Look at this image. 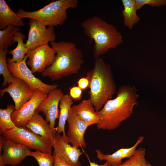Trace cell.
Returning <instances> with one entry per match:
<instances>
[{
  "label": "cell",
  "mask_w": 166,
  "mask_h": 166,
  "mask_svg": "<svg viewBox=\"0 0 166 166\" xmlns=\"http://www.w3.org/2000/svg\"><path fill=\"white\" fill-rule=\"evenodd\" d=\"M135 2L137 10L146 5H150L152 7L166 5V0H135Z\"/></svg>",
  "instance_id": "cell-28"
},
{
  "label": "cell",
  "mask_w": 166,
  "mask_h": 166,
  "mask_svg": "<svg viewBox=\"0 0 166 166\" xmlns=\"http://www.w3.org/2000/svg\"><path fill=\"white\" fill-rule=\"evenodd\" d=\"M15 110V105H8L5 109H0V133L10 130L16 126L13 121L11 116Z\"/></svg>",
  "instance_id": "cell-23"
},
{
  "label": "cell",
  "mask_w": 166,
  "mask_h": 166,
  "mask_svg": "<svg viewBox=\"0 0 166 166\" xmlns=\"http://www.w3.org/2000/svg\"><path fill=\"white\" fill-rule=\"evenodd\" d=\"M25 38V35L21 32L18 31L15 34L13 44L17 42V45L15 48L9 51V53L12 55V57L11 58H7V62L18 63L23 60L29 50L25 43L23 42Z\"/></svg>",
  "instance_id": "cell-22"
},
{
  "label": "cell",
  "mask_w": 166,
  "mask_h": 166,
  "mask_svg": "<svg viewBox=\"0 0 166 166\" xmlns=\"http://www.w3.org/2000/svg\"><path fill=\"white\" fill-rule=\"evenodd\" d=\"M53 155L54 156L53 166H71L59 159L55 155Z\"/></svg>",
  "instance_id": "cell-31"
},
{
  "label": "cell",
  "mask_w": 166,
  "mask_h": 166,
  "mask_svg": "<svg viewBox=\"0 0 166 166\" xmlns=\"http://www.w3.org/2000/svg\"><path fill=\"white\" fill-rule=\"evenodd\" d=\"M30 156L34 158L39 166H53V154L40 151H30Z\"/></svg>",
  "instance_id": "cell-27"
},
{
  "label": "cell",
  "mask_w": 166,
  "mask_h": 166,
  "mask_svg": "<svg viewBox=\"0 0 166 166\" xmlns=\"http://www.w3.org/2000/svg\"><path fill=\"white\" fill-rule=\"evenodd\" d=\"M121 2L124 6L122 13L124 25L129 29H132L140 20L136 13L135 0H122Z\"/></svg>",
  "instance_id": "cell-21"
},
{
  "label": "cell",
  "mask_w": 166,
  "mask_h": 166,
  "mask_svg": "<svg viewBox=\"0 0 166 166\" xmlns=\"http://www.w3.org/2000/svg\"><path fill=\"white\" fill-rule=\"evenodd\" d=\"M25 127L35 134L50 141L52 143L55 135L51 129L50 124L36 111Z\"/></svg>",
  "instance_id": "cell-18"
},
{
  "label": "cell",
  "mask_w": 166,
  "mask_h": 166,
  "mask_svg": "<svg viewBox=\"0 0 166 166\" xmlns=\"http://www.w3.org/2000/svg\"><path fill=\"white\" fill-rule=\"evenodd\" d=\"M73 101L69 94H64L62 97L60 102V111L58 126L55 128L56 132L60 134L62 133L63 138L69 143L65 131V126L69 111L73 104Z\"/></svg>",
  "instance_id": "cell-20"
},
{
  "label": "cell",
  "mask_w": 166,
  "mask_h": 166,
  "mask_svg": "<svg viewBox=\"0 0 166 166\" xmlns=\"http://www.w3.org/2000/svg\"><path fill=\"white\" fill-rule=\"evenodd\" d=\"M55 50L48 45L29 50L26 53L28 60L26 63L33 73H42L51 65L56 56Z\"/></svg>",
  "instance_id": "cell-9"
},
{
  "label": "cell",
  "mask_w": 166,
  "mask_h": 166,
  "mask_svg": "<svg viewBox=\"0 0 166 166\" xmlns=\"http://www.w3.org/2000/svg\"><path fill=\"white\" fill-rule=\"evenodd\" d=\"M6 139L14 140L28 148L52 154V144L47 139L36 134L25 127L15 126L3 132Z\"/></svg>",
  "instance_id": "cell-6"
},
{
  "label": "cell",
  "mask_w": 166,
  "mask_h": 166,
  "mask_svg": "<svg viewBox=\"0 0 166 166\" xmlns=\"http://www.w3.org/2000/svg\"><path fill=\"white\" fill-rule=\"evenodd\" d=\"M48 95L38 90H34V94L28 101L18 110H15L12 113L11 119L18 127H25L26 123L31 118L41 102Z\"/></svg>",
  "instance_id": "cell-12"
},
{
  "label": "cell",
  "mask_w": 166,
  "mask_h": 166,
  "mask_svg": "<svg viewBox=\"0 0 166 166\" xmlns=\"http://www.w3.org/2000/svg\"><path fill=\"white\" fill-rule=\"evenodd\" d=\"M77 86L82 90L89 88V81L86 77L79 79L77 81Z\"/></svg>",
  "instance_id": "cell-30"
},
{
  "label": "cell",
  "mask_w": 166,
  "mask_h": 166,
  "mask_svg": "<svg viewBox=\"0 0 166 166\" xmlns=\"http://www.w3.org/2000/svg\"><path fill=\"white\" fill-rule=\"evenodd\" d=\"M20 30V28L10 25L5 29L0 30V50L7 49L13 44L15 34Z\"/></svg>",
  "instance_id": "cell-24"
},
{
  "label": "cell",
  "mask_w": 166,
  "mask_h": 166,
  "mask_svg": "<svg viewBox=\"0 0 166 166\" xmlns=\"http://www.w3.org/2000/svg\"><path fill=\"white\" fill-rule=\"evenodd\" d=\"M28 38L25 45L29 50L39 46L47 45L49 42H54L56 38L54 27H46L37 21L29 19Z\"/></svg>",
  "instance_id": "cell-8"
},
{
  "label": "cell",
  "mask_w": 166,
  "mask_h": 166,
  "mask_svg": "<svg viewBox=\"0 0 166 166\" xmlns=\"http://www.w3.org/2000/svg\"><path fill=\"white\" fill-rule=\"evenodd\" d=\"M86 77L89 81V98L98 112L116 93V85L111 66L100 57L95 59L93 68Z\"/></svg>",
  "instance_id": "cell-3"
},
{
  "label": "cell",
  "mask_w": 166,
  "mask_h": 166,
  "mask_svg": "<svg viewBox=\"0 0 166 166\" xmlns=\"http://www.w3.org/2000/svg\"><path fill=\"white\" fill-rule=\"evenodd\" d=\"M87 157L90 166H111L110 164L107 161L103 164L99 165L94 162L91 161L88 156H87Z\"/></svg>",
  "instance_id": "cell-32"
},
{
  "label": "cell",
  "mask_w": 166,
  "mask_h": 166,
  "mask_svg": "<svg viewBox=\"0 0 166 166\" xmlns=\"http://www.w3.org/2000/svg\"><path fill=\"white\" fill-rule=\"evenodd\" d=\"M10 25L21 27L24 26V22L4 0H0V29H4Z\"/></svg>",
  "instance_id": "cell-19"
},
{
  "label": "cell",
  "mask_w": 166,
  "mask_h": 166,
  "mask_svg": "<svg viewBox=\"0 0 166 166\" xmlns=\"http://www.w3.org/2000/svg\"><path fill=\"white\" fill-rule=\"evenodd\" d=\"M144 139V136H140L132 146L119 149L111 154H105L100 149H96L95 152L97 157L100 161L105 160L108 162L111 166L120 164L122 163L123 159L129 158L133 155L136 150L137 147L143 141Z\"/></svg>",
  "instance_id": "cell-16"
},
{
  "label": "cell",
  "mask_w": 166,
  "mask_h": 166,
  "mask_svg": "<svg viewBox=\"0 0 166 166\" xmlns=\"http://www.w3.org/2000/svg\"><path fill=\"white\" fill-rule=\"evenodd\" d=\"M3 152L0 154V161L5 165L16 166L26 157L30 156V151L22 144L12 140L5 139L2 146Z\"/></svg>",
  "instance_id": "cell-14"
},
{
  "label": "cell",
  "mask_w": 166,
  "mask_h": 166,
  "mask_svg": "<svg viewBox=\"0 0 166 166\" xmlns=\"http://www.w3.org/2000/svg\"><path fill=\"white\" fill-rule=\"evenodd\" d=\"M69 143L60 133L56 132L52 142L53 154L71 166H81L79 158L83 152Z\"/></svg>",
  "instance_id": "cell-10"
},
{
  "label": "cell",
  "mask_w": 166,
  "mask_h": 166,
  "mask_svg": "<svg viewBox=\"0 0 166 166\" xmlns=\"http://www.w3.org/2000/svg\"><path fill=\"white\" fill-rule=\"evenodd\" d=\"M64 94L60 88H56L52 91L47 97L40 104L36 111L42 112L45 120L50 124L51 129L55 135L56 132L54 126L58 115V106Z\"/></svg>",
  "instance_id": "cell-13"
},
{
  "label": "cell",
  "mask_w": 166,
  "mask_h": 166,
  "mask_svg": "<svg viewBox=\"0 0 166 166\" xmlns=\"http://www.w3.org/2000/svg\"><path fill=\"white\" fill-rule=\"evenodd\" d=\"M148 166H152L148 162Z\"/></svg>",
  "instance_id": "cell-33"
},
{
  "label": "cell",
  "mask_w": 166,
  "mask_h": 166,
  "mask_svg": "<svg viewBox=\"0 0 166 166\" xmlns=\"http://www.w3.org/2000/svg\"><path fill=\"white\" fill-rule=\"evenodd\" d=\"M145 150L140 148L133 155L120 164L114 166H148L145 158Z\"/></svg>",
  "instance_id": "cell-25"
},
{
  "label": "cell",
  "mask_w": 166,
  "mask_h": 166,
  "mask_svg": "<svg viewBox=\"0 0 166 166\" xmlns=\"http://www.w3.org/2000/svg\"><path fill=\"white\" fill-rule=\"evenodd\" d=\"M56 52L55 59L42 73L53 81L78 73L84 62L82 51L75 43L63 41L50 42Z\"/></svg>",
  "instance_id": "cell-2"
},
{
  "label": "cell",
  "mask_w": 166,
  "mask_h": 166,
  "mask_svg": "<svg viewBox=\"0 0 166 166\" xmlns=\"http://www.w3.org/2000/svg\"><path fill=\"white\" fill-rule=\"evenodd\" d=\"M138 98L135 86L124 85L119 87L116 97L108 101L97 112L99 118L97 128L112 130L119 127L131 116L134 107L138 105Z\"/></svg>",
  "instance_id": "cell-1"
},
{
  "label": "cell",
  "mask_w": 166,
  "mask_h": 166,
  "mask_svg": "<svg viewBox=\"0 0 166 166\" xmlns=\"http://www.w3.org/2000/svg\"><path fill=\"white\" fill-rule=\"evenodd\" d=\"M27 58L26 55L20 62H7L9 69L13 76L21 79L34 90H39L47 95L57 88L58 85L45 83L35 77L27 65L26 61Z\"/></svg>",
  "instance_id": "cell-7"
},
{
  "label": "cell",
  "mask_w": 166,
  "mask_h": 166,
  "mask_svg": "<svg viewBox=\"0 0 166 166\" xmlns=\"http://www.w3.org/2000/svg\"><path fill=\"white\" fill-rule=\"evenodd\" d=\"M6 87L0 89L1 97L9 94L15 104L16 110L20 109L32 97L34 90L19 78L13 76Z\"/></svg>",
  "instance_id": "cell-11"
},
{
  "label": "cell",
  "mask_w": 166,
  "mask_h": 166,
  "mask_svg": "<svg viewBox=\"0 0 166 166\" xmlns=\"http://www.w3.org/2000/svg\"><path fill=\"white\" fill-rule=\"evenodd\" d=\"M67 122L68 129L67 136L72 146L78 148H85L86 143L84 135L88 125L81 120L71 109Z\"/></svg>",
  "instance_id": "cell-15"
},
{
  "label": "cell",
  "mask_w": 166,
  "mask_h": 166,
  "mask_svg": "<svg viewBox=\"0 0 166 166\" xmlns=\"http://www.w3.org/2000/svg\"><path fill=\"white\" fill-rule=\"evenodd\" d=\"M69 95L73 100L79 101L82 98V90L78 86L73 85L69 88Z\"/></svg>",
  "instance_id": "cell-29"
},
{
  "label": "cell",
  "mask_w": 166,
  "mask_h": 166,
  "mask_svg": "<svg viewBox=\"0 0 166 166\" xmlns=\"http://www.w3.org/2000/svg\"><path fill=\"white\" fill-rule=\"evenodd\" d=\"M78 3L77 0H58L37 10L26 11L20 8L17 13L22 19H33L46 26H56L64 23L68 16L67 10L76 8Z\"/></svg>",
  "instance_id": "cell-5"
},
{
  "label": "cell",
  "mask_w": 166,
  "mask_h": 166,
  "mask_svg": "<svg viewBox=\"0 0 166 166\" xmlns=\"http://www.w3.org/2000/svg\"><path fill=\"white\" fill-rule=\"evenodd\" d=\"M71 109L89 126L99 122V116L90 98L73 105Z\"/></svg>",
  "instance_id": "cell-17"
},
{
  "label": "cell",
  "mask_w": 166,
  "mask_h": 166,
  "mask_svg": "<svg viewBox=\"0 0 166 166\" xmlns=\"http://www.w3.org/2000/svg\"><path fill=\"white\" fill-rule=\"evenodd\" d=\"M8 51V49L0 50V74L3 77L2 87L6 86L13 77L9 69L7 62L6 56Z\"/></svg>",
  "instance_id": "cell-26"
},
{
  "label": "cell",
  "mask_w": 166,
  "mask_h": 166,
  "mask_svg": "<svg viewBox=\"0 0 166 166\" xmlns=\"http://www.w3.org/2000/svg\"><path fill=\"white\" fill-rule=\"evenodd\" d=\"M22 166H24V165H22Z\"/></svg>",
  "instance_id": "cell-34"
},
{
  "label": "cell",
  "mask_w": 166,
  "mask_h": 166,
  "mask_svg": "<svg viewBox=\"0 0 166 166\" xmlns=\"http://www.w3.org/2000/svg\"><path fill=\"white\" fill-rule=\"evenodd\" d=\"M81 26L84 34L94 41L93 55L95 59L123 42L122 35L117 28L99 16L87 18Z\"/></svg>",
  "instance_id": "cell-4"
}]
</instances>
